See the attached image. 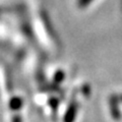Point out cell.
Wrapping results in <instances>:
<instances>
[{"label":"cell","instance_id":"1","mask_svg":"<svg viewBox=\"0 0 122 122\" xmlns=\"http://www.w3.org/2000/svg\"><path fill=\"white\" fill-rule=\"evenodd\" d=\"M10 107L11 109H18L20 107V100L18 98H14L10 101Z\"/></svg>","mask_w":122,"mask_h":122}]
</instances>
